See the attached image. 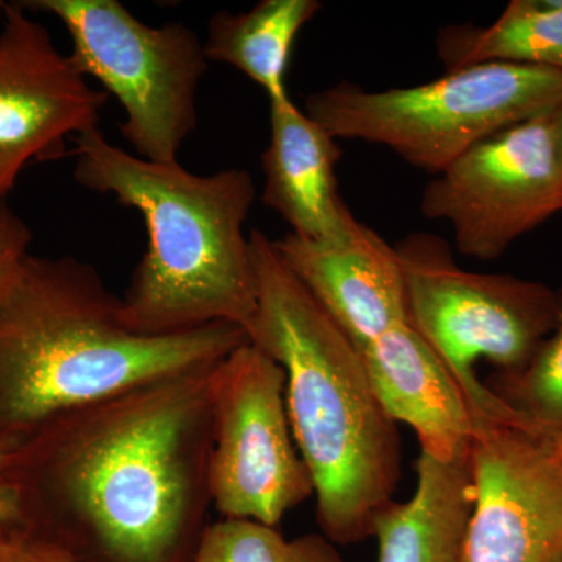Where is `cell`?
<instances>
[{"label": "cell", "instance_id": "obj_22", "mask_svg": "<svg viewBox=\"0 0 562 562\" xmlns=\"http://www.w3.org/2000/svg\"><path fill=\"white\" fill-rule=\"evenodd\" d=\"M0 527L16 530L18 509L13 486L5 472V453L0 452Z\"/></svg>", "mask_w": 562, "mask_h": 562}, {"label": "cell", "instance_id": "obj_3", "mask_svg": "<svg viewBox=\"0 0 562 562\" xmlns=\"http://www.w3.org/2000/svg\"><path fill=\"white\" fill-rule=\"evenodd\" d=\"M257 313L249 341L286 376L292 435L313 476L317 522L335 543L371 538L402 479L397 422L373 391L357 344L306 291L260 231L249 235Z\"/></svg>", "mask_w": 562, "mask_h": 562}, {"label": "cell", "instance_id": "obj_23", "mask_svg": "<svg viewBox=\"0 0 562 562\" xmlns=\"http://www.w3.org/2000/svg\"><path fill=\"white\" fill-rule=\"evenodd\" d=\"M552 125L554 147H557L558 161L562 171V102L549 114Z\"/></svg>", "mask_w": 562, "mask_h": 562}, {"label": "cell", "instance_id": "obj_17", "mask_svg": "<svg viewBox=\"0 0 562 562\" xmlns=\"http://www.w3.org/2000/svg\"><path fill=\"white\" fill-rule=\"evenodd\" d=\"M436 50L446 72L482 63L562 70V0H513L491 25H447Z\"/></svg>", "mask_w": 562, "mask_h": 562}, {"label": "cell", "instance_id": "obj_1", "mask_svg": "<svg viewBox=\"0 0 562 562\" xmlns=\"http://www.w3.org/2000/svg\"><path fill=\"white\" fill-rule=\"evenodd\" d=\"M214 366L63 414L5 453L14 531L76 562H192L213 508Z\"/></svg>", "mask_w": 562, "mask_h": 562}, {"label": "cell", "instance_id": "obj_13", "mask_svg": "<svg viewBox=\"0 0 562 562\" xmlns=\"http://www.w3.org/2000/svg\"><path fill=\"white\" fill-rule=\"evenodd\" d=\"M360 351L384 412L416 431L422 453L443 462L469 460L475 432L471 403L416 328L403 322Z\"/></svg>", "mask_w": 562, "mask_h": 562}, {"label": "cell", "instance_id": "obj_10", "mask_svg": "<svg viewBox=\"0 0 562 562\" xmlns=\"http://www.w3.org/2000/svg\"><path fill=\"white\" fill-rule=\"evenodd\" d=\"M465 562H554L562 554V460L514 409L475 417Z\"/></svg>", "mask_w": 562, "mask_h": 562}, {"label": "cell", "instance_id": "obj_11", "mask_svg": "<svg viewBox=\"0 0 562 562\" xmlns=\"http://www.w3.org/2000/svg\"><path fill=\"white\" fill-rule=\"evenodd\" d=\"M0 32V209L33 161L66 157V140L99 127L109 102L49 31L20 3H5Z\"/></svg>", "mask_w": 562, "mask_h": 562}, {"label": "cell", "instance_id": "obj_8", "mask_svg": "<svg viewBox=\"0 0 562 562\" xmlns=\"http://www.w3.org/2000/svg\"><path fill=\"white\" fill-rule=\"evenodd\" d=\"M284 390L283 368L250 341L214 366L210 492L222 519L277 527L314 495Z\"/></svg>", "mask_w": 562, "mask_h": 562}, {"label": "cell", "instance_id": "obj_20", "mask_svg": "<svg viewBox=\"0 0 562 562\" xmlns=\"http://www.w3.org/2000/svg\"><path fill=\"white\" fill-rule=\"evenodd\" d=\"M33 239L29 225L9 205L0 209V286L29 254Z\"/></svg>", "mask_w": 562, "mask_h": 562}, {"label": "cell", "instance_id": "obj_14", "mask_svg": "<svg viewBox=\"0 0 562 562\" xmlns=\"http://www.w3.org/2000/svg\"><path fill=\"white\" fill-rule=\"evenodd\" d=\"M269 103L271 138L261 157L262 203L302 238L339 235L353 214L339 195L336 179L342 155L339 139L299 109L290 94Z\"/></svg>", "mask_w": 562, "mask_h": 562}, {"label": "cell", "instance_id": "obj_4", "mask_svg": "<svg viewBox=\"0 0 562 562\" xmlns=\"http://www.w3.org/2000/svg\"><path fill=\"white\" fill-rule=\"evenodd\" d=\"M70 154L74 179L138 211L147 250L121 299L122 319L144 336L213 324L246 330L258 305L249 236L257 195L244 169L195 176L180 162H154L111 144L101 128L81 133Z\"/></svg>", "mask_w": 562, "mask_h": 562}, {"label": "cell", "instance_id": "obj_25", "mask_svg": "<svg viewBox=\"0 0 562 562\" xmlns=\"http://www.w3.org/2000/svg\"><path fill=\"white\" fill-rule=\"evenodd\" d=\"M550 439H552L554 449H557L558 454L562 460V431L561 432H546Z\"/></svg>", "mask_w": 562, "mask_h": 562}, {"label": "cell", "instance_id": "obj_18", "mask_svg": "<svg viewBox=\"0 0 562 562\" xmlns=\"http://www.w3.org/2000/svg\"><path fill=\"white\" fill-rule=\"evenodd\" d=\"M192 562H346L325 535L286 539L255 520L222 519L203 532Z\"/></svg>", "mask_w": 562, "mask_h": 562}, {"label": "cell", "instance_id": "obj_15", "mask_svg": "<svg viewBox=\"0 0 562 562\" xmlns=\"http://www.w3.org/2000/svg\"><path fill=\"white\" fill-rule=\"evenodd\" d=\"M472 508L471 461L420 453L413 497L387 503L373 519L379 562H465Z\"/></svg>", "mask_w": 562, "mask_h": 562}, {"label": "cell", "instance_id": "obj_7", "mask_svg": "<svg viewBox=\"0 0 562 562\" xmlns=\"http://www.w3.org/2000/svg\"><path fill=\"white\" fill-rule=\"evenodd\" d=\"M29 11L58 18L69 60L99 80L124 110L122 136L138 157L177 162L198 127V91L209 68L203 41L181 22L151 27L117 0H31Z\"/></svg>", "mask_w": 562, "mask_h": 562}, {"label": "cell", "instance_id": "obj_6", "mask_svg": "<svg viewBox=\"0 0 562 562\" xmlns=\"http://www.w3.org/2000/svg\"><path fill=\"white\" fill-rule=\"evenodd\" d=\"M405 279L408 321L446 362L473 416L509 408L480 382L475 366L520 371L557 325L560 297L541 283L497 273L465 271L449 244L430 233H412L395 246Z\"/></svg>", "mask_w": 562, "mask_h": 562}, {"label": "cell", "instance_id": "obj_9", "mask_svg": "<svg viewBox=\"0 0 562 562\" xmlns=\"http://www.w3.org/2000/svg\"><path fill=\"white\" fill-rule=\"evenodd\" d=\"M549 114L475 144L425 187L422 214L452 227L460 254L497 260L562 211V171Z\"/></svg>", "mask_w": 562, "mask_h": 562}, {"label": "cell", "instance_id": "obj_16", "mask_svg": "<svg viewBox=\"0 0 562 562\" xmlns=\"http://www.w3.org/2000/svg\"><path fill=\"white\" fill-rule=\"evenodd\" d=\"M321 9L317 0H261L244 13L220 11L206 29V58L238 69L269 101L290 94L286 74L295 40Z\"/></svg>", "mask_w": 562, "mask_h": 562}, {"label": "cell", "instance_id": "obj_12", "mask_svg": "<svg viewBox=\"0 0 562 562\" xmlns=\"http://www.w3.org/2000/svg\"><path fill=\"white\" fill-rule=\"evenodd\" d=\"M273 247L358 349L409 322L397 249L353 214L333 238L308 239L290 232Z\"/></svg>", "mask_w": 562, "mask_h": 562}, {"label": "cell", "instance_id": "obj_5", "mask_svg": "<svg viewBox=\"0 0 562 562\" xmlns=\"http://www.w3.org/2000/svg\"><path fill=\"white\" fill-rule=\"evenodd\" d=\"M561 102L562 70L494 61L409 88L336 85L310 94L305 113L336 139L387 147L436 176L475 144L552 113Z\"/></svg>", "mask_w": 562, "mask_h": 562}, {"label": "cell", "instance_id": "obj_24", "mask_svg": "<svg viewBox=\"0 0 562 562\" xmlns=\"http://www.w3.org/2000/svg\"><path fill=\"white\" fill-rule=\"evenodd\" d=\"M0 562H16L10 531L0 527Z\"/></svg>", "mask_w": 562, "mask_h": 562}, {"label": "cell", "instance_id": "obj_21", "mask_svg": "<svg viewBox=\"0 0 562 562\" xmlns=\"http://www.w3.org/2000/svg\"><path fill=\"white\" fill-rule=\"evenodd\" d=\"M9 531L16 562H76L61 547L32 538L24 532Z\"/></svg>", "mask_w": 562, "mask_h": 562}, {"label": "cell", "instance_id": "obj_2", "mask_svg": "<svg viewBox=\"0 0 562 562\" xmlns=\"http://www.w3.org/2000/svg\"><path fill=\"white\" fill-rule=\"evenodd\" d=\"M91 265L27 254L0 286V452L47 422L139 384L210 368L249 342L213 324L144 336Z\"/></svg>", "mask_w": 562, "mask_h": 562}, {"label": "cell", "instance_id": "obj_27", "mask_svg": "<svg viewBox=\"0 0 562 562\" xmlns=\"http://www.w3.org/2000/svg\"><path fill=\"white\" fill-rule=\"evenodd\" d=\"M554 562H562V554H561V557H560V558H558V560H557V561H554Z\"/></svg>", "mask_w": 562, "mask_h": 562}, {"label": "cell", "instance_id": "obj_19", "mask_svg": "<svg viewBox=\"0 0 562 562\" xmlns=\"http://www.w3.org/2000/svg\"><path fill=\"white\" fill-rule=\"evenodd\" d=\"M557 325L528 364L513 373L497 372L487 384L509 408L543 432L562 431V291Z\"/></svg>", "mask_w": 562, "mask_h": 562}, {"label": "cell", "instance_id": "obj_26", "mask_svg": "<svg viewBox=\"0 0 562 562\" xmlns=\"http://www.w3.org/2000/svg\"><path fill=\"white\" fill-rule=\"evenodd\" d=\"M3 9H5V3L0 2V11H3Z\"/></svg>", "mask_w": 562, "mask_h": 562}]
</instances>
